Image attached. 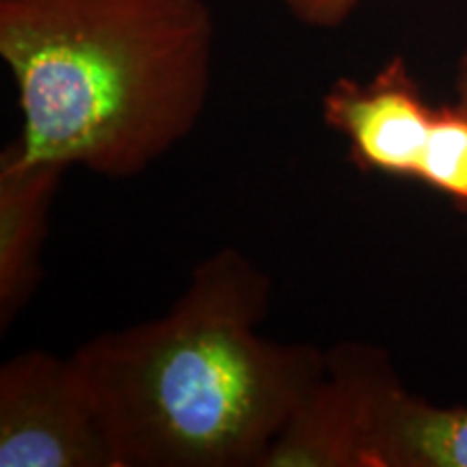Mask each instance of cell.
<instances>
[{
	"label": "cell",
	"instance_id": "1",
	"mask_svg": "<svg viewBox=\"0 0 467 467\" xmlns=\"http://www.w3.org/2000/svg\"><path fill=\"white\" fill-rule=\"evenodd\" d=\"M271 299L265 268L223 247L162 317L74 350L117 467H262L327 368V350L262 336Z\"/></svg>",
	"mask_w": 467,
	"mask_h": 467
},
{
	"label": "cell",
	"instance_id": "2",
	"mask_svg": "<svg viewBox=\"0 0 467 467\" xmlns=\"http://www.w3.org/2000/svg\"><path fill=\"white\" fill-rule=\"evenodd\" d=\"M206 0H0L25 161L128 180L195 130L213 85Z\"/></svg>",
	"mask_w": 467,
	"mask_h": 467
},
{
	"label": "cell",
	"instance_id": "3",
	"mask_svg": "<svg viewBox=\"0 0 467 467\" xmlns=\"http://www.w3.org/2000/svg\"><path fill=\"white\" fill-rule=\"evenodd\" d=\"M0 467H117L100 407L72 355L28 348L0 366Z\"/></svg>",
	"mask_w": 467,
	"mask_h": 467
},
{
	"label": "cell",
	"instance_id": "4",
	"mask_svg": "<svg viewBox=\"0 0 467 467\" xmlns=\"http://www.w3.org/2000/svg\"><path fill=\"white\" fill-rule=\"evenodd\" d=\"M399 385L383 348L336 344L327 350L323 377L295 409L262 467H361L381 405Z\"/></svg>",
	"mask_w": 467,
	"mask_h": 467
},
{
	"label": "cell",
	"instance_id": "5",
	"mask_svg": "<svg viewBox=\"0 0 467 467\" xmlns=\"http://www.w3.org/2000/svg\"><path fill=\"white\" fill-rule=\"evenodd\" d=\"M435 113L402 57L370 80L336 78L320 98L323 124L347 139L355 167L407 180H416Z\"/></svg>",
	"mask_w": 467,
	"mask_h": 467
},
{
	"label": "cell",
	"instance_id": "6",
	"mask_svg": "<svg viewBox=\"0 0 467 467\" xmlns=\"http://www.w3.org/2000/svg\"><path fill=\"white\" fill-rule=\"evenodd\" d=\"M67 167L0 151V334H7L42 282L50 210Z\"/></svg>",
	"mask_w": 467,
	"mask_h": 467
},
{
	"label": "cell",
	"instance_id": "7",
	"mask_svg": "<svg viewBox=\"0 0 467 467\" xmlns=\"http://www.w3.org/2000/svg\"><path fill=\"white\" fill-rule=\"evenodd\" d=\"M361 467H467V405H437L399 385L381 405Z\"/></svg>",
	"mask_w": 467,
	"mask_h": 467
},
{
	"label": "cell",
	"instance_id": "8",
	"mask_svg": "<svg viewBox=\"0 0 467 467\" xmlns=\"http://www.w3.org/2000/svg\"><path fill=\"white\" fill-rule=\"evenodd\" d=\"M416 182L441 192L467 213V113L457 104L437 109Z\"/></svg>",
	"mask_w": 467,
	"mask_h": 467
},
{
	"label": "cell",
	"instance_id": "9",
	"mask_svg": "<svg viewBox=\"0 0 467 467\" xmlns=\"http://www.w3.org/2000/svg\"><path fill=\"white\" fill-rule=\"evenodd\" d=\"M361 3L364 0H282L285 11L299 25L317 31H334L347 25Z\"/></svg>",
	"mask_w": 467,
	"mask_h": 467
},
{
	"label": "cell",
	"instance_id": "10",
	"mask_svg": "<svg viewBox=\"0 0 467 467\" xmlns=\"http://www.w3.org/2000/svg\"><path fill=\"white\" fill-rule=\"evenodd\" d=\"M454 96H457V107L467 113V50L459 57L457 72H454Z\"/></svg>",
	"mask_w": 467,
	"mask_h": 467
}]
</instances>
